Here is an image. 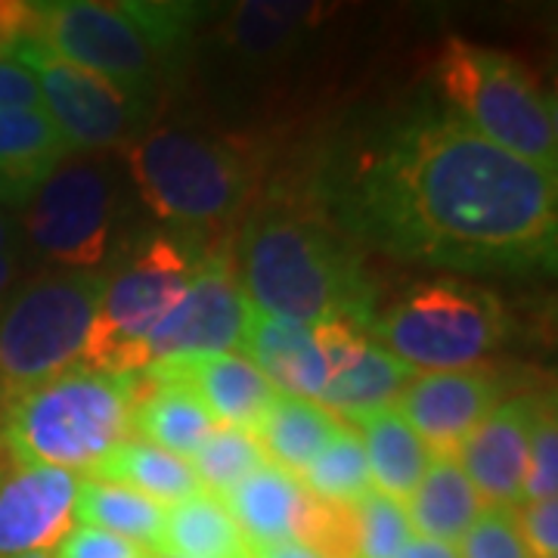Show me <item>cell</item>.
<instances>
[{"label": "cell", "mask_w": 558, "mask_h": 558, "mask_svg": "<svg viewBox=\"0 0 558 558\" xmlns=\"http://www.w3.org/2000/svg\"><path fill=\"white\" fill-rule=\"evenodd\" d=\"M348 220L395 258L524 274L556 260V171L509 156L457 116H425L360 165Z\"/></svg>", "instance_id": "obj_1"}, {"label": "cell", "mask_w": 558, "mask_h": 558, "mask_svg": "<svg viewBox=\"0 0 558 558\" xmlns=\"http://www.w3.org/2000/svg\"><path fill=\"white\" fill-rule=\"evenodd\" d=\"M242 292L264 314L317 326L348 317L366 329L373 289L348 242L295 211H260L242 227Z\"/></svg>", "instance_id": "obj_2"}, {"label": "cell", "mask_w": 558, "mask_h": 558, "mask_svg": "<svg viewBox=\"0 0 558 558\" xmlns=\"http://www.w3.org/2000/svg\"><path fill=\"white\" fill-rule=\"evenodd\" d=\"M137 381L90 369L3 398L0 440L16 465L94 472L131 432Z\"/></svg>", "instance_id": "obj_3"}, {"label": "cell", "mask_w": 558, "mask_h": 558, "mask_svg": "<svg viewBox=\"0 0 558 558\" xmlns=\"http://www.w3.org/2000/svg\"><path fill=\"white\" fill-rule=\"evenodd\" d=\"M193 16L196 7L183 3L53 0L35 3V44L149 102Z\"/></svg>", "instance_id": "obj_4"}, {"label": "cell", "mask_w": 558, "mask_h": 558, "mask_svg": "<svg viewBox=\"0 0 558 558\" xmlns=\"http://www.w3.org/2000/svg\"><path fill=\"white\" fill-rule=\"evenodd\" d=\"M440 94L457 119L515 159L558 168V116L553 94L515 57L450 38L438 60Z\"/></svg>", "instance_id": "obj_5"}, {"label": "cell", "mask_w": 558, "mask_h": 558, "mask_svg": "<svg viewBox=\"0 0 558 558\" xmlns=\"http://www.w3.org/2000/svg\"><path fill=\"white\" fill-rule=\"evenodd\" d=\"M366 336L422 373L472 369L509 339V311L484 286L428 279L366 323Z\"/></svg>", "instance_id": "obj_6"}, {"label": "cell", "mask_w": 558, "mask_h": 558, "mask_svg": "<svg viewBox=\"0 0 558 558\" xmlns=\"http://www.w3.org/2000/svg\"><path fill=\"white\" fill-rule=\"evenodd\" d=\"M106 274L62 270L22 282L0 301V395H20L81 366Z\"/></svg>", "instance_id": "obj_7"}, {"label": "cell", "mask_w": 558, "mask_h": 558, "mask_svg": "<svg viewBox=\"0 0 558 558\" xmlns=\"http://www.w3.org/2000/svg\"><path fill=\"white\" fill-rule=\"evenodd\" d=\"M124 149L140 196L159 218L211 223L236 215L252 193L248 161L223 140L159 128Z\"/></svg>", "instance_id": "obj_8"}, {"label": "cell", "mask_w": 558, "mask_h": 558, "mask_svg": "<svg viewBox=\"0 0 558 558\" xmlns=\"http://www.w3.org/2000/svg\"><path fill=\"white\" fill-rule=\"evenodd\" d=\"M196 260L168 236H153L116 274H106L100 307L78 369L131 376L149 366L146 336L199 274Z\"/></svg>", "instance_id": "obj_9"}, {"label": "cell", "mask_w": 558, "mask_h": 558, "mask_svg": "<svg viewBox=\"0 0 558 558\" xmlns=\"http://www.w3.org/2000/svg\"><path fill=\"white\" fill-rule=\"evenodd\" d=\"M22 208L25 236L44 258L65 270L100 267L116 215V190L102 165L65 156Z\"/></svg>", "instance_id": "obj_10"}, {"label": "cell", "mask_w": 558, "mask_h": 558, "mask_svg": "<svg viewBox=\"0 0 558 558\" xmlns=\"http://www.w3.org/2000/svg\"><path fill=\"white\" fill-rule=\"evenodd\" d=\"M16 62H22L38 81L40 102L47 119L60 131L69 149L97 153L109 146H124L137 137L149 102L121 90L97 72L53 57L40 44H25Z\"/></svg>", "instance_id": "obj_11"}, {"label": "cell", "mask_w": 558, "mask_h": 558, "mask_svg": "<svg viewBox=\"0 0 558 558\" xmlns=\"http://www.w3.org/2000/svg\"><path fill=\"white\" fill-rule=\"evenodd\" d=\"M248 317V299L227 260H202L178 304L146 336V354L153 363L233 354L240 348Z\"/></svg>", "instance_id": "obj_12"}, {"label": "cell", "mask_w": 558, "mask_h": 558, "mask_svg": "<svg viewBox=\"0 0 558 558\" xmlns=\"http://www.w3.org/2000/svg\"><path fill=\"white\" fill-rule=\"evenodd\" d=\"M497 376L472 366L453 373H422L391 407L425 440L432 457H457L462 440L497 407Z\"/></svg>", "instance_id": "obj_13"}, {"label": "cell", "mask_w": 558, "mask_h": 558, "mask_svg": "<svg viewBox=\"0 0 558 558\" xmlns=\"http://www.w3.org/2000/svg\"><path fill=\"white\" fill-rule=\"evenodd\" d=\"M81 478L50 465H16L0 478V558L50 553L75 524Z\"/></svg>", "instance_id": "obj_14"}, {"label": "cell", "mask_w": 558, "mask_h": 558, "mask_svg": "<svg viewBox=\"0 0 558 558\" xmlns=\"http://www.w3.org/2000/svg\"><path fill=\"white\" fill-rule=\"evenodd\" d=\"M543 410L546 400L527 398V395L506 400L494 407L478 428L462 440L457 462L465 478L472 481V487L478 490L484 509L487 506L515 509L524 499L527 450Z\"/></svg>", "instance_id": "obj_15"}, {"label": "cell", "mask_w": 558, "mask_h": 558, "mask_svg": "<svg viewBox=\"0 0 558 558\" xmlns=\"http://www.w3.org/2000/svg\"><path fill=\"white\" fill-rule=\"evenodd\" d=\"M159 381H178L205 407L215 425L255 432L277 391L242 354L171 360L140 369Z\"/></svg>", "instance_id": "obj_16"}, {"label": "cell", "mask_w": 558, "mask_h": 558, "mask_svg": "<svg viewBox=\"0 0 558 558\" xmlns=\"http://www.w3.org/2000/svg\"><path fill=\"white\" fill-rule=\"evenodd\" d=\"M240 351L277 395L319 400L329 385V366L311 326L264 314L248 304Z\"/></svg>", "instance_id": "obj_17"}, {"label": "cell", "mask_w": 558, "mask_h": 558, "mask_svg": "<svg viewBox=\"0 0 558 558\" xmlns=\"http://www.w3.org/2000/svg\"><path fill=\"white\" fill-rule=\"evenodd\" d=\"M72 149L47 112H0V202L25 205Z\"/></svg>", "instance_id": "obj_18"}, {"label": "cell", "mask_w": 558, "mask_h": 558, "mask_svg": "<svg viewBox=\"0 0 558 558\" xmlns=\"http://www.w3.org/2000/svg\"><path fill=\"white\" fill-rule=\"evenodd\" d=\"M134 381L137 395L131 407V432H137L143 444L190 459L218 428L199 400L178 381H159L146 373H134Z\"/></svg>", "instance_id": "obj_19"}, {"label": "cell", "mask_w": 558, "mask_h": 558, "mask_svg": "<svg viewBox=\"0 0 558 558\" xmlns=\"http://www.w3.org/2000/svg\"><path fill=\"white\" fill-rule=\"evenodd\" d=\"M354 422H357L354 432L360 435L366 465H369L373 490L381 497L407 502L435 459L432 450L425 447V440L407 425V418L400 416L395 407L366 413Z\"/></svg>", "instance_id": "obj_20"}, {"label": "cell", "mask_w": 558, "mask_h": 558, "mask_svg": "<svg viewBox=\"0 0 558 558\" xmlns=\"http://www.w3.org/2000/svg\"><path fill=\"white\" fill-rule=\"evenodd\" d=\"M230 519L236 521L240 534L252 546H274L289 543L299 531L301 509H304V487L295 475L277 465H264L240 487H233L220 499Z\"/></svg>", "instance_id": "obj_21"}, {"label": "cell", "mask_w": 558, "mask_h": 558, "mask_svg": "<svg viewBox=\"0 0 558 558\" xmlns=\"http://www.w3.org/2000/svg\"><path fill=\"white\" fill-rule=\"evenodd\" d=\"M403 509L418 537L457 546L465 531L478 521L484 502L459 469L457 457H435Z\"/></svg>", "instance_id": "obj_22"}, {"label": "cell", "mask_w": 558, "mask_h": 558, "mask_svg": "<svg viewBox=\"0 0 558 558\" xmlns=\"http://www.w3.org/2000/svg\"><path fill=\"white\" fill-rule=\"evenodd\" d=\"M339 416H332L317 400L277 395L267 413L252 432L258 438L264 457L289 475H304V469L329 447V440L341 432Z\"/></svg>", "instance_id": "obj_23"}, {"label": "cell", "mask_w": 558, "mask_h": 558, "mask_svg": "<svg viewBox=\"0 0 558 558\" xmlns=\"http://www.w3.org/2000/svg\"><path fill=\"white\" fill-rule=\"evenodd\" d=\"M156 553L180 558H252L236 521L211 494H196L165 509Z\"/></svg>", "instance_id": "obj_24"}, {"label": "cell", "mask_w": 558, "mask_h": 558, "mask_svg": "<svg viewBox=\"0 0 558 558\" xmlns=\"http://www.w3.org/2000/svg\"><path fill=\"white\" fill-rule=\"evenodd\" d=\"M416 376V369H410L407 363H400L395 354H388L385 348L369 339L363 344L357 360L341 373L339 379L326 385L317 403L326 407L332 416H339L341 422L360 418L391 407Z\"/></svg>", "instance_id": "obj_25"}, {"label": "cell", "mask_w": 558, "mask_h": 558, "mask_svg": "<svg viewBox=\"0 0 558 558\" xmlns=\"http://www.w3.org/2000/svg\"><path fill=\"white\" fill-rule=\"evenodd\" d=\"M87 478L112 481L121 487H131L143 497L156 499L165 509L202 494L199 481H196L186 459L165 453V450L153 447V444H143V440H121L94 472H87Z\"/></svg>", "instance_id": "obj_26"}, {"label": "cell", "mask_w": 558, "mask_h": 558, "mask_svg": "<svg viewBox=\"0 0 558 558\" xmlns=\"http://www.w3.org/2000/svg\"><path fill=\"white\" fill-rule=\"evenodd\" d=\"M326 7L307 0H248L223 25V38L248 60H270L323 20Z\"/></svg>", "instance_id": "obj_27"}, {"label": "cell", "mask_w": 558, "mask_h": 558, "mask_svg": "<svg viewBox=\"0 0 558 558\" xmlns=\"http://www.w3.org/2000/svg\"><path fill=\"white\" fill-rule=\"evenodd\" d=\"M75 519L84 521V527L131 539L143 549H159L165 506L112 481L81 478Z\"/></svg>", "instance_id": "obj_28"}, {"label": "cell", "mask_w": 558, "mask_h": 558, "mask_svg": "<svg viewBox=\"0 0 558 558\" xmlns=\"http://www.w3.org/2000/svg\"><path fill=\"white\" fill-rule=\"evenodd\" d=\"M193 475L199 481L202 494L223 499L242 481L252 478L264 465H270L258 438L242 428H223L218 425L208 438L202 440L199 450L186 459Z\"/></svg>", "instance_id": "obj_29"}, {"label": "cell", "mask_w": 558, "mask_h": 558, "mask_svg": "<svg viewBox=\"0 0 558 558\" xmlns=\"http://www.w3.org/2000/svg\"><path fill=\"white\" fill-rule=\"evenodd\" d=\"M301 487L319 499L351 502V506L373 490L363 444L357 432L348 428V422L341 425L339 435L329 440V447L304 469Z\"/></svg>", "instance_id": "obj_30"}, {"label": "cell", "mask_w": 558, "mask_h": 558, "mask_svg": "<svg viewBox=\"0 0 558 558\" xmlns=\"http://www.w3.org/2000/svg\"><path fill=\"white\" fill-rule=\"evenodd\" d=\"M295 543L307 546L319 558H357L360 524L357 502H329L304 490Z\"/></svg>", "instance_id": "obj_31"}, {"label": "cell", "mask_w": 558, "mask_h": 558, "mask_svg": "<svg viewBox=\"0 0 558 558\" xmlns=\"http://www.w3.org/2000/svg\"><path fill=\"white\" fill-rule=\"evenodd\" d=\"M360 553L357 558H398L403 546L413 539V527L407 519V509L398 499H388L369 490L357 499Z\"/></svg>", "instance_id": "obj_32"}, {"label": "cell", "mask_w": 558, "mask_h": 558, "mask_svg": "<svg viewBox=\"0 0 558 558\" xmlns=\"http://www.w3.org/2000/svg\"><path fill=\"white\" fill-rule=\"evenodd\" d=\"M459 558H531L521 539L515 509L487 506L459 539Z\"/></svg>", "instance_id": "obj_33"}, {"label": "cell", "mask_w": 558, "mask_h": 558, "mask_svg": "<svg viewBox=\"0 0 558 558\" xmlns=\"http://www.w3.org/2000/svg\"><path fill=\"white\" fill-rule=\"evenodd\" d=\"M558 494V428L556 410L546 407L537 418L531 450H527V472H524V499L521 502H537V499H556Z\"/></svg>", "instance_id": "obj_34"}, {"label": "cell", "mask_w": 558, "mask_h": 558, "mask_svg": "<svg viewBox=\"0 0 558 558\" xmlns=\"http://www.w3.org/2000/svg\"><path fill=\"white\" fill-rule=\"evenodd\" d=\"M519 531L531 558H556L558 553V502L556 499H537L521 502L515 509Z\"/></svg>", "instance_id": "obj_35"}, {"label": "cell", "mask_w": 558, "mask_h": 558, "mask_svg": "<svg viewBox=\"0 0 558 558\" xmlns=\"http://www.w3.org/2000/svg\"><path fill=\"white\" fill-rule=\"evenodd\" d=\"M53 558H149V549L97 527H75L57 546Z\"/></svg>", "instance_id": "obj_36"}, {"label": "cell", "mask_w": 558, "mask_h": 558, "mask_svg": "<svg viewBox=\"0 0 558 558\" xmlns=\"http://www.w3.org/2000/svg\"><path fill=\"white\" fill-rule=\"evenodd\" d=\"M13 109L44 112L38 81L22 62L0 60V112H13Z\"/></svg>", "instance_id": "obj_37"}, {"label": "cell", "mask_w": 558, "mask_h": 558, "mask_svg": "<svg viewBox=\"0 0 558 558\" xmlns=\"http://www.w3.org/2000/svg\"><path fill=\"white\" fill-rule=\"evenodd\" d=\"M32 40H35V3L0 0V60H16V53Z\"/></svg>", "instance_id": "obj_38"}, {"label": "cell", "mask_w": 558, "mask_h": 558, "mask_svg": "<svg viewBox=\"0 0 558 558\" xmlns=\"http://www.w3.org/2000/svg\"><path fill=\"white\" fill-rule=\"evenodd\" d=\"M398 558H459L457 546H447V543H435V539L413 537Z\"/></svg>", "instance_id": "obj_39"}, {"label": "cell", "mask_w": 558, "mask_h": 558, "mask_svg": "<svg viewBox=\"0 0 558 558\" xmlns=\"http://www.w3.org/2000/svg\"><path fill=\"white\" fill-rule=\"evenodd\" d=\"M248 553H252V558H319L314 556L307 546L295 543V539H289V543H274V546H252Z\"/></svg>", "instance_id": "obj_40"}, {"label": "cell", "mask_w": 558, "mask_h": 558, "mask_svg": "<svg viewBox=\"0 0 558 558\" xmlns=\"http://www.w3.org/2000/svg\"><path fill=\"white\" fill-rule=\"evenodd\" d=\"M16 270H20L16 252H0V301L13 292V279H16Z\"/></svg>", "instance_id": "obj_41"}, {"label": "cell", "mask_w": 558, "mask_h": 558, "mask_svg": "<svg viewBox=\"0 0 558 558\" xmlns=\"http://www.w3.org/2000/svg\"><path fill=\"white\" fill-rule=\"evenodd\" d=\"M0 252H13V227L3 211H0Z\"/></svg>", "instance_id": "obj_42"}, {"label": "cell", "mask_w": 558, "mask_h": 558, "mask_svg": "<svg viewBox=\"0 0 558 558\" xmlns=\"http://www.w3.org/2000/svg\"><path fill=\"white\" fill-rule=\"evenodd\" d=\"M20 558H53L50 553H28V556H20Z\"/></svg>", "instance_id": "obj_43"}, {"label": "cell", "mask_w": 558, "mask_h": 558, "mask_svg": "<svg viewBox=\"0 0 558 558\" xmlns=\"http://www.w3.org/2000/svg\"><path fill=\"white\" fill-rule=\"evenodd\" d=\"M149 558H180V556H161V553H156V556H149Z\"/></svg>", "instance_id": "obj_44"}]
</instances>
